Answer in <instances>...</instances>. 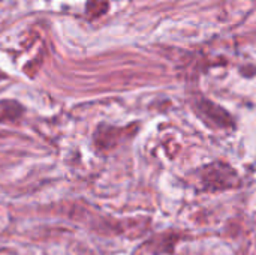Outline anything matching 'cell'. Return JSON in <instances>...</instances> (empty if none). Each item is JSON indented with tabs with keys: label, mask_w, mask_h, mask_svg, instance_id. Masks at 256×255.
<instances>
[]
</instances>
